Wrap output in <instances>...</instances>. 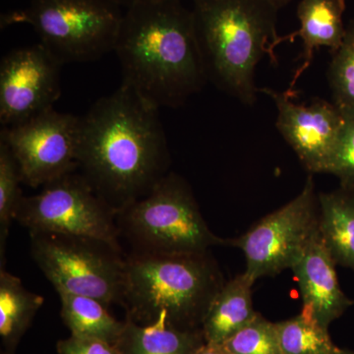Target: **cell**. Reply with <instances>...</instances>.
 I'll list each match as a JSON object with an SVG mask.
<instances>
[{
	"mask_svg": "<svg viewBox=\"0 0 354 354\" xmlns=\"http://www.w3.org/2000/svg\"><path fill=\"white\" fill-rule=\"evenodd\" d=\"M318 227L324 243L337 264L354 271V191L321 193Z\"/></svg>",
	"mask_w": 354,
	"mask_h": 354,
	"instance_id": "e0dca14e",
	"label": "cell"
},
{
	"mask_svg": "<svg viewBox=\"0 0 354 354\" xmlns=\"http://www.w3.org/2000/svg\"><path fill=\"white\" fill-rule=\"evenodd\" d=\"M276 104L278 128L286 143L312 174H326L339 140L344 114L333 102L316 100L306 104H295L288 93L258 88Z\"/></svg>",
	"mask_w": 354,
	"mask_h": 354,
	"instance_id": "7c38bea8",
	"label": "cell"
},
{
	"mask_svg": "<svg viewBox=\"0 0 354 354\" xmlns=\"http://www.w3.org/2000/svg\"><path fill=\"white\" fill-rule=\"evenodd\" d=\"M34 262L58 291L121 304L127 255L109 242L80 235L32 232Z\"/></svg>",
	"mask_w": 354,
	"mask_h": 354,
	"instance_id": "52a82bcc",
	"label": "cell"
},
{
	"mask_svg": "<svg viewBox=\"0 0 354 354\" xmlns=\"http://www.w3.org/2000/svg\"><path fill=\"white\" fill-rule=\"evenodd\" d=\"M205 344L202 330L177 329L165 319L151 325L125 319L115 346L120 354H195Z\"/></svg>",
	"mask_w": 354,
	"mask_h": 354,
	"instance_id": "2e32d148",
	"label": "cell"
},
{
	"mask_svg": "<svg viewBox=\"0 0 354 354\" xmlns=\"http://www.w3.org/2000/svg\"><path fill=\"white\" fill-rule=\"evenodd\" d=\"M44 298L28 290L17 277L0 269V339L1 354H14Z\"/></svg>",
	"mask_w": 354,
	"mask_h": 354,
	"instance_id": "ac0fdd59",
	"label": "cell"
},
{
	"mask_svg": "<svg viewBox=\"0 0 354 354\" xmlns=\"http://www.w3.org/2000/svg\"><path fill=\"white\" fill-rule=\"evenodd\" d=\"M328 80L335 106L354 108V17L346 27L341 46L333 53Z\"/></svg>",
	"mask_w": 354,
	"mask_h": 354,
	"instance_id": "7402d4cb",
	"label": "cell"
},
{
	"mask_svg": "<svg viewBox=\"0 0 354 354\" xmlns=\"http://www.w3.org/2000/svg\"><path fill=\"white\" fill-rule=\"evenodd\" d=\"M57 351L58 354H120L114 344L72 335L68 339L58 341Z\"/></svg>",
	"mask_w": 354,
	"mask_h": 354,
	"instance_id": "d4e9b609",
	"label": "cell"
},
{
	"mask_svg": "<svg viewBox=\"0 0 354 354\" xmlns=\"http://www.w3.org/2000/svg\"><path fill=\"white\" fill-rule=\"evenodd\" d=\"M62 64L41 43L11 51L0 64V122L10 127L53 109Z\"/></svg>",
	"mask_w": 354,
	"mask_h": 354,
	"instance_id": "8fae6325",
	"label": "cell"
},
{
	"mask_svg": "<svg viewBox=\"0 0 354 354\" xmlns=\"http://www.w3.org/2000/svg\"><path fill=\"white\" fill-rule=\"evenodd\" d=\"M346 0H301L297 7V17L300 21V29L285 37H278L268 48L267 55L272 64H276L274 50L283 41H293L300 37L304 41L302 62L295 71L290 88L286 91L291 97H297L295 91L298 79L306 71L313 60L314 53L318 48H329L334 53L341 46L346 35L344 16L346 11Z\"/></svg>",
	"mask_w": 354,
	"mask_h": 354,
	"instance_id": "5bb4252c",
	"label": "cell"
},
{
	"mask_svg": "<svg viewBox=\"0 0 354 354\" xmlns=\"http://www.w3.org/2000/svg\"><path fill=\"white\" fill-rule=\"evenodd\" d=\"M209 251L127 254L121 304L127 319L151 325L165 319L180 330H202L207 312L225 285Z\"/></svg>",
	"mask_w": 354,
	"mask_h": 354,
	"instance_id": "3957f363",
	"label": "cell"
},
{
	"mask_svg": "<svg viewBox=\"0 0 354 354\" xmlns=\"http://www.w3.org/2000/svg\"><path fill=\"white\" fill-rule=\"evenodd\" d=\"M114 1L118 2L120 6L127 7L130 3H132L134 0H114Z\"/></svg>",
	"mask_w": 354,
	"mask_h": 354,
	"instance_id": "83f0119b",
	"label": "cell"
},
{
	"mask_svg": "<svg viewBox=\"0 0 354 354\" xmlns=\"http://www.w3.org/2000/svg\"><path fill=\"white\" fill-rule=\"evenodd\" d=\"M342 354H354V351H348V349H342Z\"/></svg>",
	"mask_w": 354,
	"mask_h": 354,
	"instance_id": "f1b7e54d",
	"label": "cell"
},
{
	"mask_svg": "<svg viewBox=\"0 0 354 354\" xmlns=\"http://www.w3.org/2000/svg\"><path fill=\"white\" fill-rule=\"evenodd\" d=\"M114 0H31L2 26L31 25L60 64L93 62L115 48L123 14Z\"/></svg>",
	"mask_w": 354,
	"mask_h": 354,
	"instance_id": "8992f818",
	"label": "cell"
},
{
	"mask_svg": "<svg viewBox=\"0 0 354 354\" xmlns=\"http://www.w3.org/2000/svg\"><path fill=\"white\" fill-rule=\"evenodd\" d=\"M127 254L203 253L225 243L209 230L185 179L169 172L146 196L116 213Z\"/></svg>",
	"mask_w": 354,
	"mask_h": 354,
	"instance_id": "5b68a950",
	"label": "cell"
},
{
	"mask_svg": "<svg viewBox=\"0 0 354 354\" xmlns=\"http://www.w3.org/2000/svg\"><path fill=\"white\" fill-rule=\"evenodd\" d=\"M195 354H230L223 344H205Z\"/></svg>",
	"mask_w": 354,
	"mask_h": 354,
	"instance_id": "484cf974",
	"label": "cell"
},
{
	"mask_svg": "<svg viewBox=\"0 0 354 354\" xmlns=\"http://www.w3.org/2000/svg\"><path fill=\"white\" fill-rule=\"evenodd\" d=\"M339 109L344 125L326 174L337 176L342 188L354 191V108Z\"/></svg>",
	"mask_w": 354,
	"mask_h": 354,
	"instance_id": "cb8c5ba5",
	"label": "cell"
},
{
	"mask_svg": "<svg viewBox=\"0 0 354 354\" xmlns=\"http://www.w3.org/2000/svg\"><path fill=\"white\" fill-rule=\"evenodd\" d=\"M78 171L118 213L169 172L158 109L124 84L80 118Z\"/></svg>",
	"mask_w": 354,
	"mask_h": 354,
	"instance_id": "6da1fadb",
	"label": "cell"
},
{
	"mask_svg": "<svg viewBox=\"0 0 354 354\" xmlns=\"http://www.w3.org/2000/svg\"><path fill=\"white\" fill-rule=\"evenodd\" d=\"M15 221L29 232L80 235L122 248L115 211L78 169L46 184L39 194L23 197Z\"/></svg>",
	"mask_w": 354,
	"mask_h": 354,
	"instance_id": "ba28073f",
	"label": "cell"
},
{
	"mask_svg": "<svg viewBox=\"0 0 354 354\" xmlns=\"http://www.w3.org/2000/svg\"><path fill=\"white\" fill-rule=\"evenodd\" d=\"M22 183L17 160L6 142L0 140V269L6 264L9 228L24 197L20 188Z\"/></svg>",
	"mask_w": 354,
	"mask_h": 354,
	"instance_id": "44dd1931",
	"label": "cell"
},
{
	"mask_svg": "<svg viewBox=\"0 0 354 354\" xmlns=\"http://www.w3.org/2000/svg\"><path fill=\"white\" fill-rule=\"evenodd\" d=\"M262 1H264L268 6L272 7V8L278 11L279 8H283V6H286L290 0H262Z\"/></svg>",
	"mask_w": 354,
	"mask_h": 354,
	"instance_id": "4316f807",
	"label": "cell"
},
{
	"mask_svg": "<svg viewBox=\"0 0 354 354\" xmlns=\"http://www.w3.org/2000/svg\"><path fill=\"white\" fill-rule=\"evenodd\" d=\"M254 283L243 272L223 285L203 322L207 344H223L257 316L252 301Z\"/></svg>",
	"mask_w": 354,
	"mask_h": 354,
	"instance_id": "9a60e30c",
	"label": "cell"
},
{
	"mask_svg": "<svg viewBox=\"0 0 354 354\" xmlns=\"http://www.w3.org/2000/svg\"><path fill=\"white\" fill-rule=\"evenodd\" d=\"M223 346L230 354H281L276 323L259 313Z\"/></svg>",
	"mask_w": 354,
	"mask_h": 354,
	"instance_id": "603a6c76",
	"label": "cell"
},
{
	"mask_svg": "<svg viewBox=\"0 0 354 354\" xmlns=\"http://www.w3.org/2000/svg\"><path fill=\"white\" fill-rule=\"evenodd\" d=\"M62 320L72 335L100 339L115 346L124 329L123 322L109 312V306L95 298L58 291Z\"/></svg>",
	"mask_w": 354,
	"mask_h": 354,
	"instance_id": "d6986e66",
	"label": "cell"
},
{
	"mask_svg": "<svg viewBox=\"0 0 354 354\" xmlns=\"http://www.w3.org/2000/svg\"><path fill=\"white\" fill-rule=\"evenodd\" d=\"M276 326L281 354H342L328 329L304 312Z\"/></svg>",
	"mask_w": 354,
	"mask_h": 354,
	"instance_id": "ffe728a7",
	"label": "cell"
},
{
	"mask_svg": "<svg viewBox=\"0 0 354 354\" xmlns=\"http://www.w3.org/2000/svg\"><path fill=\"white\" fill-rule=\"evenodd\" d=\"M113 51L122 84L158 109L180 106L208 80L192 11L179 0H134Z\"/></svg>",
	"mask_w": 354,
	"mask_h": 354,
	"instance_id": "7a4b0ae2",
	"label": "cell"
},
{
	"mask_svg": "<svg viewBox=\"0 0 354 354\" xmlns=\"http://www.w3.org/2000/svg\"><path fill=\"white\" fill-rule=\"evenodd\" d=\"M334 258L318 230L291 270L297 277L304 299L301 312L325 329L353 304L337 281Z\"/></svg>",
	"mask_w": 354,
	"mask_h": 354,
	"instance_id": "4fadbf2b",
	"label": "cell"
},
{
	"mask_svg": "<svg viewBox=\"0 0 354 354\" xmlns=\"http://www.w3.org/2000/svg\"><path fill=\"white\" fill-rule=\"evenodd\" d=\"M317 201L310 176L295 199L266 216L242 236L225 241L243 251L247 277L255 281L292 268L318 230Z\"/></svg>",
	"mask_w": 354,
	"mask_h": 354,
	"instance_id": "9c48e42d",
	"label": "cell"
},
{
	"mask_svg": "<svg viewBox=\"0 0 354 354\" xmlns=\"http://www.w3.org/2000/svg\"><path fill=\"white\" fill-rule=\"evenodd\" d=\"M207 78L242 104L256 102L255 69L277 38L276 9L262 0H193Z\"/></svg>",
	"mask_w": 354,
	"mask_h": 354,
	"instance_id": "277c9868",
	"label": "cell"
},
{
	"mask_svg": "<svg viewBox=\"0 0 354 354\" xmlns=\"http://www.w3.org/2000/svg\"><path fill=\"white\" fill-rule=\"evenodd\" d=\"M79 132L80 118L50 109L4 127L0 140L17 160L23 183L38 188L78 169Z\"/></svg>",
	"mask_w": 354,
	"mask_h": 354,
	"instance_id": "30bf717a",
	"label": "cell"
}]
</instances>
